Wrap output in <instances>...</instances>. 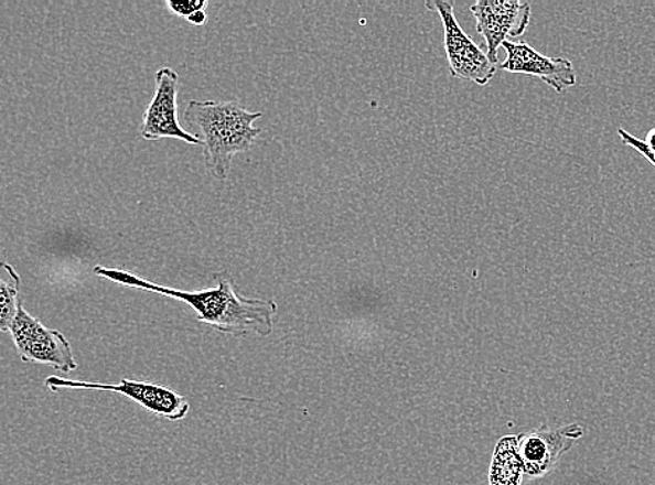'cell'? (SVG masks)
<instances>
[{"label": "cell", "instance_id": "obj_7", "mask_svg": "<svg viewBox=\"0 0 655 485\" xmlns=\"http://www.w3.org/2000/svg\"><path fill=\"white\" fill-rule=\"evenodd\" d=\"M476 30L484 36L492 62L497 65V52L505 41L517 39L530 24V3L520 0H479L471 4Z\"/></svg>", "mask_w": 655, "mask_h": 485}, {"label": "cell", "instance_id": "obj_13", "mask_svg": "<svg viewBox=\"0 0 655 485\" xmlns=\"http://www.w3.org/2000/svg\"><path fill=\"white\" fill-rule=\"evenodd\" d=\"M187 22L195 24V25L206 24V22H207L206 10H202V12H196L195 14H192L191 18L187 19Z\"/></svg>", "mask_w": 655, "mask_h": 485}, {"label": "cell", "instance_id": "obj_10", "mask_svg": "<svg viewBox=\"0 0 655 485\" xmlns=\"http://www.w3.org/2000/svg\"><path fill=\"white\" fill-rule=\"evenodd\" d=\"M20 276L13 269V281L0 280V328L10 333L15 317L19 315L21 302L19 301Z\"/></svg>", "mask_w": 655, "mask_h": 485}, {"label": "cell", "instance_id": "obj_8", "mask_svg": "<svg viewBox=\"0 0 655 485\" xmlns=\"http://www.w3.org/2000/svg\"><path fill=\"white\" fill-rule=\"evenodd\" d=\"M502 46L507 55L505 62L500 66L502 71L538 77L559 94L576 85L578 76H576L575 66L566 57L539 54L531 45L522 43V41L516 43V41L507 40Z\"/></svg>", "mask_w": 655, "mask_h": 485}, {"label": "cell", "instance_id": "obj_11", "mask_svg": "<svg viewBox=\"0 0 655 485\" xmlns=\"http://www.w3.org/2000/svg\"><path fill=\"white\" fill-rule=\"evenodd\" d=\"M618 134H620L623 143L627 144L629 148L638 151V153H641L644 159L649 161V163L655 166V149L649 148V146L644 143L643 139H638L637 136L627 132L626 129H618Z\"/></svg>", "mask_w": 655, "mask_h": 485}, {"label": "cell", "instance_id": "obj_6", "mask_svg": "<svg viewBox=\"0 0 655 485\" xmlns=\"http://www.w3.org/2000/svg\"><path fill=\"white\" fill-rule=\"evenodd\" d=\"M178 91L180 75L172 67H161L155 73L153 100L147 107L141 125L144 140L178 139L187 144L203 146L197 134L187 132L178 119Z\"/></svg>", "mask_w": 655, "mask_h": 485}, {"label": "cell", "instance_id": "obj_14", "mask_svg": "<svg viewBox=\"0 0 655 485\" xmlns=\"http://www.w3.org/2000/svg\"><path fill=\"white\" fill-rule=\"evenodd\" d=\"M644 143L649 146V148L655 149V128L648 130L646 138H644Z\"/></svg>", "mask_w": 655, "mask_h": 485}, {"label": "cell", "instance_id": "obj_9", "mask_svg": "<svg viewBox=\"0 0 655 485\" xmlns=\"http://www.w3.org/2000/svg\"><path fill=\"white\" fill-rule=\"evenodd\" d=\"M581 435V430L568 435V430L549 432V434H534L523 443L522 453L527 468L533 474H541L551 467L560 453L569 450L575 438Z\"/></svg>", "mask_w": 655, "mask_h": 485}, {"label": "cell", "instance_id": "obj_1", "mask_svg": "<svg viewBox=\"0 0 655 485\" xmlns=\"http://www.w3.org/2000/svg\"><path fill=\"white\" fill-rule=\"evenodd\" d=\"M94 274L112 283L132 287L185 302L197 314V321L214 331L234 337H267L275 328L279 306L275 301L248 299L237 293L227 279H218L216 289L183 291L153 283L129 271L96 266Z\"/></svg>", "mask_w": 655, "mask_h": 485}, {"label": "cell", "instance_id": "obj_3", "mask_svg": "<svg viewBox=\"0 0 655 485\" xmlns=\"http://www.w3.org/2000/svg\"><path fill=\"white\" fill-rule=\"evenodd\" d=\"M426 7L437 12L443 23L444 51H447L450 73L455 79L471 80L486 86L494 79L496 64L488 52L476 45L461 28L454 14L452 0H428Z\"/></svg>", "mask_w": 655, "mask_h": 485}, {"label": "cell", "instance_id": "obj_2", "mask_svg": "<svg viewBox=\"0 0 655 485\" xmlns=\"http://www.w3.org/2000/svg\"><path fill=\"white\" fill-rule=\"evenodd\" d=\"M260 118L261 112H250L234 101L193 100L183 112V121L201 132L204 164L218 181L228 179L235 155L254 148L261 132L254 123Z\"/></svg>", "mask_w": 655, "mask_h": 485}, {"label": "cell", "instance_id": "obj_12", "mask_svg": "<svg viewBox=\"0 0 655 485\" xmlns=\"http://www.w3.org/2000/svg\"><path fill=\"white\" fill-rule=\"evenodd\" d=\"M167 7L172 10V13L176 15H181V18H185L186 20L191 18L192 14L196 12H202V10H206L208 7V2L206 0H192V2H167Z\"/></svg>", "mask_w": 655, "mask_h": 485}, {"label": "cell", "instance_id": "obj_5", "mask_svg": "<svg viewBox=\"0 0 655 485\" xmlns=\"http://www.w3.org/2000/svg\"><path fill=\"white\" fill-rule=\"evenodd\" d=\"M45 388L56 394L61 389L99 390V392H114L126 396L136 401L150 413L170 421L185 419L191 410V405L182 395L167 386L138 382V380L122 379L119 384H97L87 380H73L51 375L45 379Z\"/></svg>", "mask_w": 655, "mask_h": 485}, {"label": "cell", "instance_id": "obj_4", "mask_svg": "<svg viewBox=\"0 0 655 485\" xmlns=\"http://www.w3.org/2000/svg\"><path fill=\"white\" fill-rule=\"evenodd\" d=\"M10 336L15 351L24 363L49 365L63 374L75 373L78 368L75 353L67 337L56 328H50L30 315L23 304L15 317Z\"/></svg>", "mask_w": 655, "mask_h": 485}]
</instances>
